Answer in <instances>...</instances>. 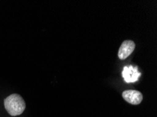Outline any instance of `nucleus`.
<instances>
[{
	"instance_id": "4",
	"label": "nucleus",
	"mask_w": 157,
	"mask_h": 117,
	"mask_svg": "<svg viewBox=\"0 0 157 117\" xmlns=\"http://www.w3.org/2000/svg\"><path fill=\"white\" fill-rule=\"evenodd\" d=\"M135 49V44L132 40H125L123 42L118 50V58L121 60H125L132 53Z\"/></svg>"
},
{
	"instance_id": "3",
	"label": "nucleus",
	"mask_w": 157,
	"mask_h": 117,
	"mask_svg": "<svg viewBox=\"0 0 157 117\" xmlns=\"http://www.w3.org/2000/svg\"><path fill=\"white\" fill-rule=\"evenodd\" d=\"M141 73L137 70V67H133L132 65L126 66L123 68L122 76L127 83L135 82L138 80Z\"/></svg>"
},
{
	"instance_id": "1",
	"label": "nucleus",
	"mask_w": 157,
	"mask_h": 117,
	"mask_svg": "<svg viewBox=\"0 0 157 117\" xmlns=\"http://www.w3.org/2000/svg\"><path fill=\"white\" fill-rule=\"evenodd\" d=\"M4 102L6 112L11 116H19L25 111V102L20 95L11 94L4 99Z\"/></svg>"
},
{
	"instance_id": "2",
	"label": "nucleus",
	"mask_w": 157,
	"mask_h": 117,
	"mask_svg": "<svg viewBox=\"0 0 157 117\" xmlns=\"http://www.w3.org/2000/svg\"><path fill=\"white\" fill-rule=\"evenodd\" d=\"M122 96L126 102L131 104H139L143 100L142 93L135 90H127L123 92Z\"/></svg>"
}]
</instances>
